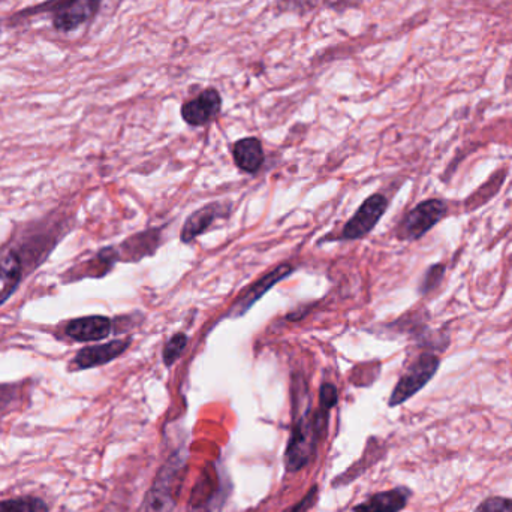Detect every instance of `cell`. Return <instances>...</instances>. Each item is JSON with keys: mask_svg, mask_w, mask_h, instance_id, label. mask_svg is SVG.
<instances>
[{"mask_svg": "<svg viewBox=\"0 0 512 512\" xmlns=\"http://www.w3.org/2000/svg\"><path fill=\"white\" fill-rule=\"evenodd\" d=\"M102 2L104 0H45L38 5L15 12L8 18V23L9 26H14L26 18L47 15L50 18L51 27L57 33L66 35L95 20L96 15L101 11Z\"/></svg>", "mask_w": 512, "mask_h": 512, "instance_id": "1", "label": "cell"}, {"mask_svg": "<svg viewBox=\"0 0 512 512\" xmlns=\"http://www.w3.org/2000/svg\"><path fill=\"white\" fill-rule=\"evenodd\" d=\"M186 459L188 453H183V450L177 451L168 459L159 471L152 489L147 492L140 512H171L176 508L177 496L186 471Z\"/></svg>", "mask_w": 512, "mask_h": 512, "instance_id": "2", "label": "cell"}, {"mask_svg": "<svg viewBox=\"0 0 512 512\" xmlns=\"http://www.w3.org/2000/svg\"><path fill=\"white\" fill-rule=\"evenodd\" d=\"M439 366H441V358H439L438 355L430 354V352L421 354L420 357L414 361V364L409 366L405 375L397 382L388 405H390L391 408H396V406L408 402L411 397H414L418 391L423 390V388L432 381L433 376H435L436 372L439 370Z\"/></svg>", "mask_w": 512, "mask_h": 512, "instance_id": "3", "label": "cell"}, {"mask_svg": "<svg viewBox=\"0 0 512 512\" xmlns=\"http://www.w3.org/2000/svg\"><path fill=\"white\" fill-rule=\"evenodd\" d=\"M319 441L321 439L313 426V418H309L306 412L292 426L291 438L285 453L286 471H301L312 459Z\"/></svg>", "mask_w": 512, "mask_h": 512, "instance_id": "4", "label": "cell"}, {"mask_svg": "<svg viewBox=\"0 0 512 512\" xmlns=\"http://www.w3.org/2000/svg\"><path fill=\"white\" fill-rule=\"evenodd\" d=\"M448 206L445 201L433 198L418 204L403 219L397 230V236L405 242H414L426 236L447 216Z\"/></svg>", "mask_w": 512, "mask_h": 512, "instance_id": "5", "label": "cell"}, {"mask_svg": "<svg viewBox=\"0 0 512 512\" xmlns=\"http://www.w3.org/2000/svg\"><path fill=\"white\" fill-rule=\"evenodd\" d=\"M388 200L382 194L367 198L342 230V240H358L372 233L373 228L387 212Z\"/></svg>", "mask_w": 512, "mask_h": 512, "instance_id": "6", "label": "cell"}, {"mask_svg": "<svg viewBox=\"0 0 512 512\" xmlns=\"http://www.w3.org/2000/svg\"><path fill=\"white\" fill-rule=\"evenodd\" d=\"M131 346V339L111 340L101 345L87 346L80 349L69 363V370L77 372V370L93 369V367L104 366L111 361L119 358L126 349Z\"/></svg>", "mask_w": 512, "mask_h": 512, "instance_id": "7", "label": "cell"}, {"mask_svg": "<svg viewBox=\"0 0 512 512\" xmlns=\"http://www.w3.org/2000/svg\"><path fill=\"white\" fill-rule=\"evenodd\" d=\"M222 98L218 90L209 87L197 98L182 105V119L189 126H204L213 122L221 114Z\"/></svg>", "mask_w": 512, "mask_h": 512, "instance_id": "8", "label": "cell"}, {"mask_svg": "<svg viewBox=\"0 0 512 512\" xmlns=\"http://www.w3.org/2000/svg\"><path fill=\"white\" fill-rule=\"evenodd\" d=\"M24 259L18 249H0V306L17 291L24 277Z\"/></svg>", "mask_w": 512, "mask_h": 512, "instance_id": "9", "label": "cell"}, {"mask_svg": "<svg viewBox=\"0 0 512 512\" xmlns=\"http://www.w3.org/2000/svg\"><path fill=\"white\" fill-rule=\"evenodd\" d=\"M63 331L66 337L75 342H99L113 333V321L107 316H83L69 321Z\"/></svg>", "mask_w": 512, "mask_h": 512, "instance_id": "10", "label": "cell"}, {"mask_svg": "<svg viewBox=\"0 0 512 512\" xmlns=\"http://www.w3.org/2000/svg\"><path fill=\"white\" fill-rule=\"evenodd\" d=\"M294 271V267L291 264H282L279 267L274 268L271 273H268L267 276L259 279L255 285H252L239 300L234 304L233 309H231V315H234V318H239V316L245 315L249 309L265 294V292L270 291L276 283H279L280 280L288 277L289 274Z\"/></svg>", "mask_w": 512, "mask_h": 512, "instance_id": "11", "label": "cell"}, {"mask_svg": "<svg viewBox=\"0 0 512 512\" xmlns=\"http://www.w3.org/2000/svg\"><path fill=\"white\" fill-rule=\"evenodd\" d=\"M225 206L222 203L207 204V206L201 207L197 212L192 213L189 216L188 221L183 225L182 233H180V240L183 243L194 242L197 237L201 234L206 233L207 228L221 218L222 212H224Z\"/></svg>", "mask_w": 512, "mask_h": 512, "instance_id": "12", "label": "cell"}, {"mask_svg": "<svg viewBox=\"0 0 512 512\" xmlns=\"http://www.w3.org/2000/svg\"><path fill=\"white\" fill-rule=\"evenodd\" d=\"M411 492L405 487L376 493L363 504L354 507L352 512H400L408 505Z\"/></svg>", "mask_w": 512, "mask_h": 512, "instance_id": "13", "label": "cell"}, {"mask_svg": "<svg viewBox=\"0 0 512 512\" xmlns=\"http://www.w3.org/2000/svg\"><path fill=\"white\" fill-rule=\"evenodd\" d=\"M159 246V231H144L135 234L116 248L119 261H138L144 256L152 255Z\"/></svg>", "mask_w": 512, "mask_h": 512, "instance_id": "14", "label": "cell"}, {"mask_svg": "<svg viewBox=\"0 0 512 512\" xmlns=\"http://www.w3.org/2000/svg\"><path fill=\"white\" fill-rule=\"evenodd\" d=\"M234 161L245 173L254 174L264 164V149L261 141L255 137L243 138L233 147Z\"/></svg>", "mask_w": 512, "mask_h": 512, "instance_id": "15", "label": "cell"}, {"mask_svg": "<svg viewBox=\"0 0 512 512\" xmlns=\"http://www.w3.org/2000/svg\"><path fill=\"white\" fill-rule=\"evenodd\" d=\"M117 261H119V255H117L116 248L102 249L95 255V258L69 270V279L77 280L80 277L105 276Z\"/></svg>", "mask_w": 512, "mask_h": 512, "instance_id": "16", "label": "cell"}, {"mask_svg": "<svg viewBox=\"0 0 512 512\" xmlns=\"http://www.w3.org/2000/svg\"><path fill=\"white\" fill-rule=\"evenodd\" d=\"M319 5L343 8L351 5V0H279V9L282 12H309L318 8Z\"/></svg>", "mask_w": 512, "mask_h": 512, "instance_id": "17", "label": "cell"}, {"mask_svg": "<svg viewBox=\"0 0 512 512\" xmlns=\"http://www.w3.org/2000/svg\"><path fill=\"white\" fill-rule=\"evenodd\" d=\"M0 512H50V508L42 499L26 496L0 501Z\"/></svg>", "mask_w": 512, "mask_h": 512, "instance_id": "18", "label": "cell"}, {"mask_svg": "<svg viewBox=\"0 0 512 512\" xmlns=\"http://www.w3.org/2000/svg\"><path fill=\"white\" fill-rule=\"evenodd\" d=\"M188 346V336L185 333H177L168 340L164 348V363L167 366L176 363L182 357L183 351Z\"/></svg>", "mask_w": 512, "mask_h": 512, "instance_id": "19", "label": "cell"}, {"mask_svg": "<svg viewBox=\"0 0 512 512\" xmlns=\"http://www.w3.org/2000/svg\"><path fill=\"white\" fill-rule=\"evenodd\" d=\"M445 274V265L436 264L427 270L426 276H424L423 282H421L420 292L421 294H427V292L435 289L436 286L441 283L442 277Z\"/></svg>", "mask_w": 512, "mask_h": 512, "instance_id": "20", "label": "cell"}, {"mask_svg": "<svg viewBox=\"0 0 512 512\" xmlns=\"http://www.w3.org/2000/svg\"><path fill=\"white\" fill-rule=\"evenodd\" d=\"M474 512H512V501L495 496V498L486 499L483 504L478 505Z\"/></svg>", "mask_w": 512, "mask_h": 512, "instance_id": "21", "label": "cell"}, {"mask_svg": "<svg viewBox=\"0 0 512 512\" xmlns=\"http://www.w3.org/2000/svg\"><path fill=\"white\" fill-rule=\"evenodd\" d=\"M337 400H339V394H337L336 387L333 384L322 385L321 391H319V405L333 409V406L337 405Z\"/></svg>", "mask_w": 512, "mask_h": 512, "instance_id": "22", "label": "cell"}, {"mask_svg": "<svg viewBox=\"0 0 512 512\" xmlns=\"http://www.w3.org/2000/svg\"><path fill=\"white\" fill-rule=\"evenodd\" d=\"M316 496H318V487H312L310 492L298 504L292 505L283 512H307L315 505Z\"/></svg>", "mask_w": 512, "mask_h": 512, "instance_id": "23", "label": "cell"}, {"mask_svg": "<svg viewBox=\"0 0 512 512\" xmlns=\"http://www.w3.org/2000/svg\"><path fill=\"white\" fill-rule=\"evenodd\" d=\"M15 388L14 385H0V405H5L14 397Z\"/></svg>", "mask_w": 512, "mask_h": 512, "instance_id": "24", "label": "cell"}]
</instances>
